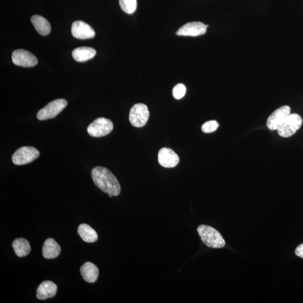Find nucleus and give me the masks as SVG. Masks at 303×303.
Segmentation results:
<instances>
[{"instance_id": "obj_14", "label": "nucleus", "mask_w": 303, "mask_h": 303, "mask_svg": "<svg viewBox=\"0 0 303 303\" xmlns=\"http://www.w3.org/2000/svg\"><path fill=\"white\" fill-rule=\"evenodd\" d=\"M60 246L52 238H48L42 246V255L46 259H54L57 258L61 253Z\"/></svg>"}, {"instance_id": "obj_13", "label": "nucleus", "mask_w": 303, "mask_h": 303, "mask_svg": "<svg viewBox=\"0 0 303 303\" xmlns=\"http://www.w3.org/2000/svg\"><path fill=\"white\" fill-rule=\"evenodd\" d=\"M58 286L51 281L40 283L37 289L36 296L39 300H46L54 298L57 294Z\"/></svg>"}, {"instance_id": "obj_6", "label": "nucleus", "mask_w": 303, "mask_h": 303, "mask_svg": "<svg viewBox=\"0 0 303 303\" xmlns=\"http://www.w3.org/2000/svg\"><path fill=\"white\" fill-rule=\"evenodd\" d=\"M149 112L146 105L137 103L131 108L129 114V121L133 127L141 128L147 124Z\"/></svg>"}, {"instance_id": "obj_24", "label": "nucleus", "mask_w": 303, "mask_h": 303, "mask_svg": "<svg viewBox=\"0 0 303 303\" xmlns=\"http://www.w3.org/2000/svg\"><path fill=\"white\" fill-rule=\"evenodd\" d=\"M108 196H109V197H113V196H112V195H108Z\"/></svg>"}, {"instance_id": "obj_17", "label": "nucleus", "mask_w": 303, "mask_h": 303, "mask_svg": "<svg viewBox=\"0 0 303 303\" xmlns=\"http://www.w3.org/2000/svg\"><path fill=\"white\" fill-rule=\"evenodd\" d=\"M31 22L36 31L42 35H47L50 33L51 26L45 18L40 15L32 16Z\"/></svg>"}, {"instance_id": "obj_12", "label": "nucleus", "mask_w": 303, "mask_h": 303, "mask_svg": "<svg viewBox=\"0 0 303 303\" xmlns=\"http://www.w3.org/2000/svg\"><path fill=\"white\" fill-rule=\"evenodd\" d=\"M158 160L162 167L172 168L178 165L179 157L171 149L163 148L159 152Z\"/></svg>"}, {"instance_id": "obj_16", "label": "nucleus", "mask_w": 303, "mask_h": 303, "mask_svg": "<svg viewBox=\"0 0 303 303\" xmlns=\"http://www.w3.org/2000/svg\"><path fill=\"white\" fill-rule=\"evenodd\" d=\"M96 51L89 47H80L75 48L72 52V58L76 62L83 63L95 57Z\"/></svg>"}, {"instance_id": "obj_20", "label": "nucleus", "mask_w": 303, "mask_h": 303, "mask_svg": "<svg viewBox=\"0 0 303 303\" xmlns=\"http://www.w3.org/2000/svg\"><path fill=\"white\" fill-rule=\"evenodd\" d=\"M119 4L121 9L128 14L134 13L136 9V0H119Z\"/></svg>"}, {"instance_id": "obj_11", "label": "nucleus", "mask_w": 303, "mask_h": 303, "mask_svg": "<svg viewBox=\"0 0 303 303\" xmlns=\"http://www.w3.org/2000/svg\"><path fill=\"white\" fill-rule=\"evenodd\" d=\"M71 34L75 38L86 39L94 38L95 32L89 24L80 20L74 22L71 26Z\"/></svg>"}, {"instance_id": "obj_7", "label": "nucleus", "mask_w": 303, "mask_h": 303, "mask_svg": "<svg viewBox=\"0 0 303 303\" xmlns=\"http://www.w3.org/2000/svg\"><path fill=\"white\" fill-rule=\"evenodd\" d=\"M113 128L114 125L110 120L100 118L89 125L87 132L89 135L99 138L108 135L112 132Z\"/></svg>"}, {"instance_id": "obj_2", "label": "nucleus", "mask_w": 303, "mask_h": 303, "mask_svg": "<svg viewBox=\"0 0 303 303\" xmlns=\"http://www.w3.org/2000/svg\"><path fill=\"white\" fill-rule=\"evenodd\" d=\"M197 231L202 241L208 247L222 248L225 246L226 242L221 234L211 226L201 225L198 228Z\"/></svg>"}, {"instance_id": "obj_1", "label": "nucleus", "mask_w": 303, "mask_h": 303, "mask_svg": "<svg viewBox=\"0 0 303 303\" xmlns=\"http://www.w3.org/2000/svg\"><path fill=\"white\" fill-rule=\"evenodd\" d=\"M91 176L95 185L104 193L118 196L121 192L119 181L108 169L97 167L92 169Z\"/></svg>"}, {"instance_id": "obj_18", "label": "nucleus", "mask_w": 303, "mask_h": 303, "mask_svg": "<svg viewBox=\"0 0 303 303\" xmlns=\"http://www.w3.org/2000/svg\"><path fill=\"white\" fill-rule=\"evenodd\" d=\"M79 236L82 240L86 242H95L98 240V233L90 225L82 224L79 226L78 229Z\"/></svg>"}, {"instance_id": "obj_21", "label": "nucleus", "mask_w": 303, "mask_h": 303, "mask_svg": "<svg viewBox=\"0 0 303 303\" xmlns=\"http://www.w3.org/2000/svg\"><path fill=\"white\" fill-rule=\"evenodd\" d=\"M219 124L215 120H211L205 123L202 127V131L205 133H211L216 131Z\"/></svg>"}, {"instance_id": "obj_4", "label": "nucleus", "mask_w": 303, "mask_h": 303, "mask_svg": "<svg viewBox=\"0 0 303 303\" xmlns=\"http://www.w3.org/2000/svg\"><path fill=\"white\" fill-rule=\"evenodd\" d=\"M67 104V102L65 99L51 101L38 112L37 118L39 120L53 119L66 107Z\"/></svg>"}, {"instance_id": "obj_5", "label": "nucleus", "mask_w": 303, "mask_h": 303, "mask_svg": "<svg viewBox=\"0 0 303 303\" xmlns=\"http://www.w3.org/2000/svg\"><path fill=\"white\" fill-rule=\"evenodd\" d=\"M39 156V152L37 149L24 146L19 148L14 152L12 156V161L16 165H26L38 159Z\"/></svg>"}, {"instance_id": "obj_9", "label": "nucleus", "mask_w": 303, "mask_h": 303, "mask_svg": "<svg viewBox=\"0 0 303 303\" xmlns=\"http://www.w3.org/2000/svg\"><path fill=\"white\" fill-rule=\"evenodd\" d=\"M291 109L284 106L277 109L270 115L267 121V126L270 131L277 130L285 120L290 115Z\"/></svg>"}, {"instance_id": "obj_10", "label": "nucleus", "mask_w": 303, "mask_h": 303, "mask_svg": "<svg viewBox=\"0 0 303 303\" xmlns=\"http://www.w3.org/2000/svg\"><path fill=\"white\" fill-rule=\"evenodd\" d=\"M208 25L200 22H193L185 24L179 28L176 34L178 35L192 36L197 37L203 35L207 32Z\"/></svg>"}, {"instance_id": "obj_19", "label": "nucleus", "mask_w": 303, "mask_h": 303, "mask_svg": "<svg viewBox=\"0 0 303 303\" xmlns=\"http://www.w3.org/2000/svg\"><path fill=\"white\" fill-rule=\"evenodd\" d=\"M13 248L14 252L19 257H26L31 251V247L29 241L24 238H18L13 242Z\"/></svg>"}, {"instance_id": "obj_3", "label": "nucleus", "mask_w": 303, "mask_h": 303, "mask_svg": "<svg viewBox=\"0 0 303 303\" xmlns=\"http://www.w3.org/2000/svg\"><path fill=\"white\" fill-rule=\"evenodd\" d=\"M302 123L303 120L300 115L290 114L277 129L278 135L284 138H289L296 134L302 127Z\"/></svg>"}, {"instance_id": "obj_15", "label": "nucleus", "mask_w": 303, "mask_h": 303, "mask_svg": "<svg viewBox=\"0 0 303 303\" xmlns=\"http://www.w3.org/2000/svg\"><path fill=\"white\" fill-rule=\"evenodd\" d=\"M80 273L83 279L89 283H94L99 276L98 267L90 262H87L80 268Z\"/></svg>"}, {"instance_id": "obj_22", "label": "nucleus", "mask_w": 303, "mask_h": 303, "mask_svg": "<svg viewBox=\"0 0 303 303\" xmlns=\"http://www.w3.org/2000/svg\"><path fill=\"white\" fill-rule=\"evenodd\" d=\"M187 91V88L183 84H178L173 88L172 94L174 98L180 100L183 98Z\"/></svg>"}, {"instance_id": "obj_23", "label": "nucleus", "mask_w": 303, "mask_h": 303, "mask_svg": "<svg viewBox=\"0 0 303 303\" xmlns=\"http://www.w3.org/2000/svg\"><path fill=\"white\" fill-rule=\"evenodd\" d=\"M296 255L303 259V243L299 245L295 251Z\"/></svg>"}, {"instance_id": "obj_8", "label": "nucleus", "mask_w": 303, "mask_h": 303, "mask_svg": "<svg viewBox=\"0 0 303 303\" xmlns=\"http://www.w3.org/2000/svg\"><path fill=\"white\" fill-rule=\"evenodd\" d=\"M12 60L16 66L30 67L38 64V60L31 52L24 50H15L12 54Z\"/></svg>"}]
</instances>
